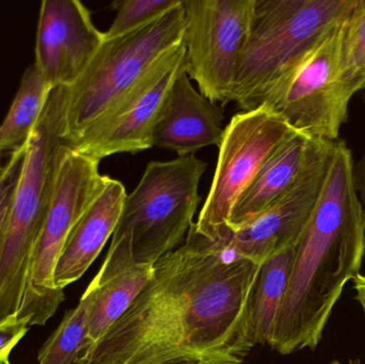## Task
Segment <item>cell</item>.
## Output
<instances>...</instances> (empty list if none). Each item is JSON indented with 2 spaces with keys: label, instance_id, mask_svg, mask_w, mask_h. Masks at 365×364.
I'll use <instances>...</instances> for the list:
<instances>
[{
  "label": "cell",
  "instance_id": "6da1fadb",
  "mask_svg": "<svg viewBox=\"0 0 365 364\" xmlns=\"http://www.w3.org/2000/svg\"><path fill=\"white\" fill-rule=\"evenodd\" d=\"M259 267L191 227L184 244L154 264L151 280L134 303L76 364H166L190 357L244 360L255 346L249 301Z\"/></svg>",
  "mask_w": 365,
  "mask_h": 364
},
{
  "label": "cell",
  "instance_id": "7a4b0ae2",
  "mask_svg": "<svg viewBox=\"0 0 365 364\" xmlns=\"http://www.w3.org/2000/svg\"><path fill=\"white\" fill-rule=\"evenodd\" d=\"M364 256L365 211L353 154L339 138L321 196L296 248L270 348L281 355L317 350L344 286L360 274Z\"/></svg>",
  "mask_w": 365,
  "mask_h": 364
},
{
  "label": "cell",
  "instance_id": "3957f363",
  "mask_svg": "<svg viewBox=\"0 0 365 364\" xmlns=\"http://www.w3.org/2000/svg\"><path fill=\"white\" fill-rule=\"evenodd\" d=\"M68 87L51 88L26 145L25 160L0 244V325L19 313L34 246L71 151L66 136Z\"/></svg>",
  "mask_w": 365,
  "mask_h": 364
},
{
  "label": "cell",
  "instance_id": "277c9868",
  "mask_svg": "<svg viewBox=\"0 0 365 364\" xmlns=\"http://www.w3.org/2000/svg\"><path fill=\"white\" fill-rule=\"evenodd\" d=\"M356 0H255L230 102L263 106L304 51L349 16Z\"/></svg>",
  "mask_w": 365,
  "mask_h": 364
},
{
  "label": "cell",
  "instance_id": "5b68a950",
  "mask_svg": "<svg viewBox=\"0 0 365 364\" xmlns=\"http://www.w3.org/2000/svg\"><path fill=\"white\" fill-rule=\"evenodd\" d=\"M206 168L195 154L148 164L138 185L126 194L113 235H130L135 262L154 265L182 245L195 224Z\"/></svg>",
  "mask_w": 365,
  "mask_h": 364
},
{
  "label": "cell",
  "instance_id": "8992f818",
  "mask_svg": "<svg viewBox=\"0 0 365 364\" xmlns=\"http://www.w3.org/2000/svg\"><path fill=\"white\" fill-rule=\"evenodd\" d=\"M182 4L136 31L105 38L85 72L68 87L66 136L70 147L160 56L182 42Z\"/></svg>",
  "mask_w": 365,
  "mask_h": 364
},
{
  "label": "cell",
  "instance_id": "52a82bcc",
  "mask_svg": "<svg viewBox=\"0 0 365 364\" xmlns=\"http://www.w3.org/2000/svg\"><path fill=\"white\" fill-rule=\"evenodd\" d=\"M346 19L304 51L263 105L282 115L292 128L311 138L338 140L341 128L349 119V103L357 93L341 73Z\"/></svg>",
  "mask_w": 365,
  "mask_h": 364
},
{
  "label": "cell",
  "instance_id": "ba28073f",
  "mask_svg": "<svg viewBox=\"0 0 365 364\" xmlns=\"http://www.w3.org/2000/svg\"><path fill=\"white\" fill-rule=\"evenodd\" d=\"M100 160L71 150L60 169L57 186L34 246L23 303L16 318L44 326L64 301L53 281L56 266L73 228L96 199L106 180Z\"/></svg>",
  "mask_w": 365,
  "mask_h": 364
},
{
  "label": "cell",
  "instance_id": "9c48e42d",
  "mask_svg": "<svg viewBox=\"0 0 365 364\" xmlns=\"http://www.w3.org/2000/svg\"><path fill=\"white\" fill-rule=\"evenodd\" d=\"M294 132L282 115L266 106L232 118L219 145L210 192L192 226L197 234L214 243L229 239L236 203L264 162Z\"/></svg>",
  "mask_w": 365,
  "mask_h": 364
},
{
  "label": "cell",
  "instance_id": "30bf717a",
  "mask_svg": "<svg viewBox=\"0 0 365 364\" xmlns=\"http://www.w3.org/2000/svg\"><path fill=\"white\" fill-rule=\"evenodd\" d=\"M185 71L212 102H230L255 0H182Z\"/></svg>",
  "mask_w": 365,
  "mask_h": 364
},
{
  "label": "cell",
  "instance_id": "8fae6325",
  "mask_svg": "<svg viewBox=\"0 0 365 364\" xmlns=\"http://www.w3.org/2000/svg\"><path fill=\"white\" fill-rule=\"evenodd\" d=\"M185 66L182 43L165 51L104 115L90 125L71 150L89 157L136 154L151 149L152 132L165 98Z\"/></svg>",
  "mask_w": 365,
  "mask_h": 364
},
{
  "label": "cell",
  "instance_id": "7c38bea8",
  "mask_svg": "<svg viewBox=\"0 0 365 364\" xmlns=\"http://www.w3.org/2000/svg\"><path fill=\"white\" fill-rule=\"evenodd\" d=\"M334 142L314 139L306 166L295 183L259 215L232 231L221 244L259 264L274 252L297 245L323 190Z\"/></svg>",
  "mask_w": 365,
  "mask_h": 364
},
{
  "label": "cell",
  "instance_id": "4fadbf2b",
  "mask_svg": "<svg viewBox=\"0 0 365 364\" xmlns=\"http://www.w3.org/2000/svg\"><path fill=\"white\" fill-rule=\"evenodd\" d=\"M91 13L78 0H44L36 32V61L51 88L71 87L104 42Z\"/></svg>",
  "mask_w": 365,
  "mask_h": 364
},
{
  "label": "cell",
  "instance_id": "5bb4252c",
  "mask_svg": "<svg viewBox=\"0 0 365 364\" xmlns=\"http://www.w3.org/2000/svg\"><path fill=\"white\" fill-rule=\"evenodd\" d=\"M225 115L217 103L206 98L191 85L185 66L171 85L152 132V145L179 156L222 141Z\"/></svg>",
  "mask_w": 365,
  "mask_h": 364
},
{
  "label": "cell",
  "instance_id": "9a60e30c",
  "mask_svg": "<svg viewBox=\"0 0 365 364\" xmlns=\"http://www.w3.org/2000/svg\"><path fill=\"white\" fill-rule=\"evenodd\" d=\"M153 273L154 265L135 262L130 235L113 237L100 271L88 286L92 292L88 326L91 345L125 313Z\"/></svg>",
  "mask_w": 365,
  "mask_h": 364
},
{
  "label": "cell",
  "instance_id": "2e32d148",
  "mask_svg": "<svg viewBox=\"0 0 365 364\" xmlns=\"http://www.w3.org/2000/svg\"><path fill=\"white\" fill-rule=\"evenodd\" d=\"M125 187L106 175L104 184L77 222L62 250L53 275L56 288L64 290L83 277L113 237L125 201Z\"/></svg>",
  "mask_w": 365,
  "mask_h": 364
},
{
  "label": "cell",
  "instance_id": "e0dca14e",
  "mask_svg": "<svg viewBox=\"0 0 365 364\" xmlns=\"http://www.w3.org/2000/svg\"><path fill=\"white\" fill-rule=\"evenodd\" d=\"M313 140L296 130L279 145L234 207L231 232L259 215L295 183L306 166Z\"/></svg>",
  "mask_w": 365,
  "mask_h": 364
},
{
  "label": "cell",
  "instance_id": "ac0fdd59",
  "mask_svg": "<svg viewBox=\"0 0 365 364\" xmlns=\"http://www.w3.org/2000/svg\"><path fill=\"white\" fill-rule=\"evenodd\" d=\"M297 245L274 252L259 267L249 301V329L255 345L272 343Z\"/></svg>",
  "mask_w": 365,
  "mask_h": 364
},
{
  "label": "cell",
  "instance_id": "d6986e66",
  "mask_svg": "<svg viewBox=\"0 0 365 364\" xmlns=\"http://www.w3.org/2000/svg\"><path fill=\"white\" fill-rule=\"evenodd\" d=\"M51 90L38 66L34 63L28 66L0 125V153H15L27 145Z\"/></svg>",
  "mask_w": 365,
  "mask_h": 364
},
{
  "label": "cell",
  "instance_id": "ffe728a7",
  "mask_svg": "<svg viewBox=\"0 0 365 364\" xmlns=\"http://www.w3.org/2000/svg\"><path fill=\"white\" fill-rule=\"evenodd\" d=\"M91 301L92 292L87 288L77 307L66 314L38 350V364H76L91 345L88 336Z\"/></svg>",
  "mask_w": 365,
  "mask_h": 364
},
{
  "label": "cell",
  "instance_id": "44dd1931",
  "mask_svg": "<svg viewBox=\"0 0 365 364\" xmlns=\"http://www.w3.org/2000/svg\"><path fill=\"white\" fill-rule=\"evenodd\" d=\"M341 73L356 91L365 89V0H356L345 21Z\"/></svg>",
  "mask_w": 365,
  "mask_h": 364
},
{
  "label": "cell",
  "instance_id": "7402d4cb",
  "mask_svg": "<svg viewBox=\"0 0 365 364\" xmlns=\"http://www.w3.org/2000/svg\"><path fill=\"white\" fill-rule=\"evenodd\" d=\"M182 0H117L111 4L115 16L104 38H118L136 31L164 16Z\"/></svg>",
  "mask_w": 365,
  "mask_h": 364
},
{
  "label": "cell",
  "instance_id": "603a6c76",
  "mask_svg": "<svg viewBox=\"0 0 365 364\" xmlns=\"http://www.w3.org/2000/svg\"><path fill=\"white\" fill-rule=\"evenodd\" d=\"M25 152L26 147L12 154L8 167L0 180V244L6 229L13 196L23 169Z\"/></svg>",
  "mask_w": 365,
  "mask_h": 364
},
{
  "label": "cell",
  "instance_id": "cb8c5ba5",
  "mask_svg": "<svg viewBox=\"0 0 365 364\" xmlns=\"http://www.w3.org/2000/svg\"><path fill=\"white\" fill-rule=\"evenodd\" d=\"M28 320L16 316L0 325V364H11L10 355L28 333Z\"/></svg>",
  "mask_w": 365,
  "mask_h": 364
},
{
  "label": "cell",
  "instance_id": "d4e9b609",
  "mask_svg": "<svg viewBox=\"0 0 365 364\" xmlns=\"http://www.w3.org/2000/svg\"><path fill=\"white\" fill-rule=\"evenodd\" d=\"M242 359L234 357H190L178 359L166 364H242Z\"/></svg>",
  "mask_w": 365,
  "mask_h": 364
},
{
  "label": "cell",
  "instance_id": "484cf974",
  "mask_svg": "<svg viewBox=\"0 0 365 364\" xmlns=\"http://www.w3.org/2000/svg\"><path fill=\"white\" fill-rule=\"evenodd\" d=\"M354 290L356 291V301L360 303L365 316V276L358 274L353 279Z\"/></svg>",
  "mask_w": 365,
  "mask_h": 364
},
{
  "label": "cell",
  "instance_id": "4316f807",
  "mask_svg": "<svg viewBox=\"0 0 365 364\" xmlns=\"http://www.w3.org/2000/svg\"><path fill=\"white\" fill-rule=\"evenodd\" d=\"M356 185H357L360 200H361L365 211V154L361 165H360L359 177H356Z\"/></svg>",
  "mask_w": 365,
  "mask_h": 364
},
{
  "label": "cell",
  "instance_id": "83f0119b",
  "mask_svg": "<svg viewBox=\"0 0 365 364\" xmlns=\"http://www.w3.org/2000/svg\"><path fill=\"white\" fill-rule=\"evenodd\" d=\"M13 154V153H12ZM12 154L0 153V180L8 167L9 162H10L11 156Z\"/></svg>",
  "mask_w": 365,
  "mask_h": 364
},
{
  "label": "cell",
  "instance_id": "f1b7e54d",
  "mask_svg": "<svg viewBox=\"0 0 365 364\" xmlns=\"http://www.w3.org/2000/svg\"><path fill=\"white\" fill-rule=\"evenodd\" d=\"M329 364H342L341 363H339V361H332V363H330ZM349 364H361L360 363L359 359H356V360H351L349 361Z\"/></svg>",
  "mask_w": 365,
  "mask_h": 364
}]
</instances>
